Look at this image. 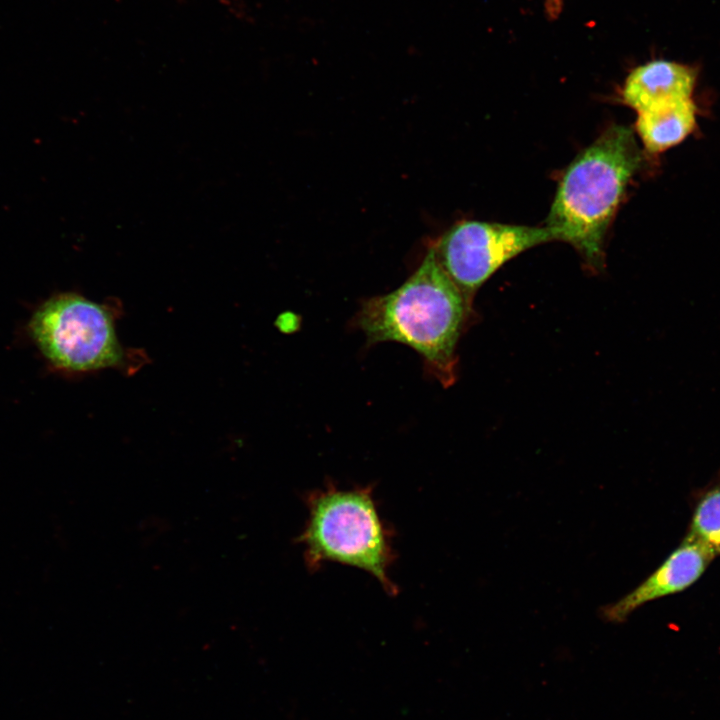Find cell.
Instances as JSON below:
<instances>
[{
  "instance_id": "obj_1",
  "label": "cell",
  "mask_w": 720,
  "mask_h": 720,
  "mask_svg": "<svg viewBox=\"0 0 720 720\" xmlns=\"http://www.w3.org/2000/svg\"><path fill=\"white\" fill-rule=\"evenodd\" d=\"M471 304L429 247L397 289L362 302L355 323L370 344L394 341L418 352L443 385L455 381L456 346Z\"/></svg>"
},
{
  "instance_id": "obj_2",
  "label": "cell",
  "mask_w": 720,
  "mask_h": 720,
  "mask_svg": "<svg viewBox=\"0 0 720 720\" xmlns=\"http://www.w3.org/2000/svg\"><path fill=\"white\" fill-rule=\"evenodd\" d=\"M640 163L632 130L613 125L572 161L559 183L546 226L594 269L603 266L606 232Z\"/></svg>"
},
{
  "instance_id": "obj_3",
  "label": "cell",
  "mask_w": 720,
  "mask_h": 720,
  "mask_svg": "<svg viewBox=\"0 0 720 720\" xmlns=\"http://www.w3.org/2000/svg\"><path fill=\"white\" fill-rule=\"evenodd\" d=\"M309 515L299 537L310 568L332 561L362 569L395 594L388 569L393 552L370 488L329 487L308 498Z\"/></svg>"
},
{
  "instance_id": "obj_4",
  "label": "cell",
  "mask_w": 720,
  "mask_h": 720,
  "mask_svg": "<svg viewBox=\"0 0 720 720\" xmlns=\"http://www.w3.org/2000/svg\"><path fill=\"white\" fill-rule=\"evenodd\" d=\"M30 330L46 358L62 369L98 370L118 365L123 357L110 311L78 294L46 301Z\"/></svg>"
},
{
  "instance_id": "obj_5",
  "label": "cell",
  "mask_w": 720,
  "mask_h": 720,
  "mask_svg": "<svg viewBox=\"0 0 720 720\" xmlns=\"http://www.w3.org/2000/svg\"><path fill=\"white\" fill-rule=\"evenodd\" d=\"M555 240L550 228L462 220L432 241L435 257L471 304L475 292L504 263Z\"/></svg>"
},
{
  "instance_id": "obj_6",
  "label": "cell",
  "mask_w": 720,
  "mask_h": 720,
  "mask_svg": "<svg viewBox=\"0 0 720 720\" xmlns=\"http://www.w3.org/2000/svg\"><path fill=\"white\" fill-rule=\"evenodd\" d=\"M715 555L706 544L686 536L652 574L619 600L603 606L600 615L608 622L621 623L644 604L687 589Z\"/></svg>"
},
{
  "instance_id": "obj_7",
  "label": "cell",
  "mask_w": 720,
  "mask_h": 720,
  "mask_svg": "<svg viewBox=\"0 0 720 720\" xmlns=\"http://www.w3.org/2000/svg\"><path fill=\"white\" fill-rule=\"evenodd\" d=\"M695 82L693 68L672 61L654 60L630 72L622 97L625 104L639 114L691 98Z\"/></svg>"
},
{
  "instance_id": "obj_8",
  "label": "cell",
  "mask_w": 720,
  "mask_h": 720,
  "mask_svg": "<svg viewBox=\"0 0 720 720\" xmlns=\"http://www.w3.org/2000/svg\"><path fill=\"white\" fill-rule=\"evenodd\" d=\"M695 123L696 107L689 98L639 113L635 126L645 149L659 153L680 143L691 133Z\"/></svg>"
},
{
  "instance_id": "obj_9",
  "label": "cell",
  "mask_w": 720,
  "mask_h": 720,
  "mask_svg": "<svg viewBox=\"0 0 720 720\" xmlns=\"http://www.w3.org/2000/svg\"><path fill=\"white\" fill-rule=\"evenodd\" d=\"M720 553V485L708 491L698 502L688 535Z\"/></svg>"
}]
</instances>
